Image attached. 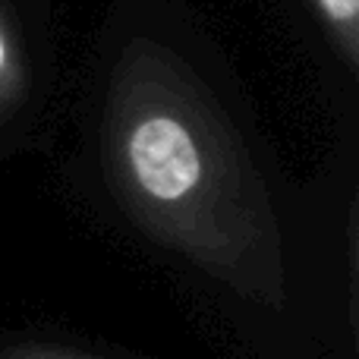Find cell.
<instances>
[{"instance_id": "obj_3", "label": "cell", "mask_w": 359, "mask_h": 359, "mask_svg": "<svg viewBox=\"0 0 359 359\" xmlns=\"http://www.w3.org/2000/svg\"><path fill=\"white\" fill-rule=\"evenodd\" d=\"M25 88H29V69H25L22 44H19L10 16L0 6V120L10 117L22 104Z\"/></svg>"}, {"instance_id": "obj_1", "label": "cell", "mask_w": 359, "mask_h": 359, "mask_svg": "<svg viewBox=\"0 0 359 359\" xmlns=\"http://www.w3.org/2000/svg\"><path fill=\"white\" fill-rule=\"evenodd\" d=\"M101 158L139 230L249 303L287 309L284 230L265 177L221 101L164 41L136 35L114 60Z\"/></svg>"}, {"instance_id": "obj_4", "label": "cell", "mask_w": 359, "mask_h": 359, "mask_svg": "<svg viewBox=\"0 0 359 359\" xmlns=\"http://www.w3.org/2000/svg\"><path fill=\"white\" fill-rule=\"evenodd\" d=\"M0 359H101V356L48 341H10L0 347Z\"/></svg>"}, {"instance_id": "obj_2", "label": "cell", "mask_w": 359, "mask_h": 359, "mask_svg": "<svg viewBox=\"0 0 359 359\" xmlns=\"http://www.w3.org/2000/svg\"><path fill=\"white\" fill-rule=\"evenodd\" d=\"M350 73L359 69V0H309Z\"/></svg>"}]
</instances>
